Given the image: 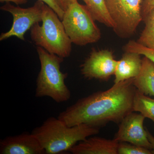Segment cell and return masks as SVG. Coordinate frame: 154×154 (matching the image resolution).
I'll return each instance as SVG.
<instances>
[{
    "instance_id": "cell-4",
    "label": "cell",
    "mask_w": 154,
    "mask_h": 154,
    "mask_svg": "<svg viewBox=\"0 0 154 154\" xmlns=\"http://www.w3.org/2000/svg\"><path fill=\"white\" fill-rule=\"evenodd\" d=\"M42 24L36 23L30 29L31 38L35 44L48 52L64 58L72 51V42L57 14L45 4Z\"/></svg>"
},
{
    "instance_id": "cell-19",
    "label": "cell",
    "mask_w": 154,
    "mask_h": 154,
    "mask_svg": "<svg viewBox=\"0 0 154 154\" xmlns=\"http://www.w3.org/2000/svg\"><path fill=\"white\" fill-rule=\"evenodd\" d=\"M38 1L43 2L45 4H46L50 7L57 14L60 20L61 21L62 20L64 14V11L58 5L56 0H38Z\"/></svg>"
},
{
    "instance_id": "cell-18",
    "label": "cell",
    "mask_w": 154,
    "mask_h": 154,
    "mask_svg": "<svg viewBox=\"0 0 154 154\" xmlns=\"http://www.w3.org/2000/svg\"><path fill=\"white\" fill-rule=\"evenodd\" d=\"M118 154H151L152 151L143 147L126 142L119 143Z\"/></svg>"
},
{
    "instance_id": "cell-21",
    "label": "cell",
    "mask_w": 154,
    "mask_h": 154,
    "mask_svg": "<svg viewBox=\"0 0 154 154\" xmlns=\"http://www.w3.org/2000/svg\"><path fill=\"white\" fill-rule=\"evenodd\" d=\"M75 0H56L58 5L64 12L70 4H71Z\"/></svg>"
},
{
    "instance_id": "cell-3",
    "label": "cell",
    "mask_w": 154,
    "mask_h": 154,
    "mask_svg": "<svg viewBox=\"0 0 154 154\" xmlns=\"http://www.w3.org/2000/svg\"><path fill=\"white\" fill-rule=\"evenodd\" d=\"M36 50L41 69L36 80L35 96H47L57 103L68 101L71 94L65 84L68 73L60 69L64 58L50 53L39 46H37Z\"/></svg>"
},
{
    "instance_id": "cell-16",
    "label": "cell",
    "mask_w": 154,
    "mask_h": 154,
    "mask_svg": "<svg viewBox=\"0 0 154 154\" xmlns=\"http://www.w3.org/2000/svg\"><path fill=\"white\" fill-rule=\"evenodd\" d=\"M145 26L137 42L143 46L154 49V9L143 18Z\"/></svg>"
},
{
    "instance_id": "cell-2",
    "label": "cell",
    "mask_w": 154,
    "mask_h": 154,
    "mask_svg": "<svg viewBox=\"0 0 154 154\" xmlns=\"http://www.w3.org/2000/svg\"><path fill=\"white\" fill-rule=\"evenodd\" d=\"M99 128L85 124L69 126L58 118L49 117L31 134L38 139L45 154H61L69 151L81 141L98 134Z\"/></svg>"
},
{
    "instance_id": "cell-5",
    "label": "cell",
    "mask_w": 154,
    "mask_h": 154,
    "mask_svg": "<svg viewBox=\"0 0 154 154\" xmlns=\"http://www.w3.org/2000/svg\"><path fill=\"white\" fill-rule=\"evenodd\" d=\"M95 21L86 5L78 0L70 4L62 20L72 43L79 46L96 43L101 38V31Z\"/></svg>"
},
{
    "instance_id": "cell-20",
    "label": "cell",
    "mask_w": 154,
    "mask_h": 154,
    "mask_svg": "<svg viewBox=\"0 0 154 154\" xmlns=\"http://www.w3.org/2000/svg\"><path fill=\"white\" fill-rule=\"evenodd\" d=\"M154 9V0H143L142 5L143 18Z\"/></svg>"
},
{
    "instance_id": "cell-7",
    "label": "cell",
    "mask_w": 154,
    "mask_h": 154,
    "mask_svg": "<svg viewBox=\"0 0 154 154\" xmlns=\"http://www.w3.org/2000/svg\"><path fill=\"white\" fill-rule=\"evenodd\" d=\"M44 5L43 2L37 0L32 7L27 8L16 7L9 2L1 7V10L9 12L12 15L13 23L9 31L1 34L0 41L12 36L25 40V33L36 23L42 22Z\"/></svg>"
},
{
    "instance_id": "cell-10",
    "label": "cell",
    "mask_w": 154,
    "mask_h": 154,
    "mask_svg": "<svg viewBox=\"0 0 154 154\" xmlns=\"http://www.w3.org/2000/svg\"><path fill=\"white\" fill-rule=\"evenodd\" d=\"M1 154H45L38 139L32 134L8 136L0 141Z\"/></svg>"
},
{
    "instance_id": "cell-23",
    "label": "cell",
    "mask_w": 154,
    "mask_h": 154,
    "mask_svg": "<svg viewBox=\"0 0 154 154\" xmlns=\"http://www.w3.org/2000/svg\"><path fill=\"white\" fill-rule=\"evenodd\" d=\"M146 132L148 139L149 141V142L151 146L152 154H154V137L147 129Z\"/></svg>"
},
{
    "instance_id": "cell-1",
    "label": "cell",
    "mask_w": 154,
    "mask_h": 154,
    "mask_svg": "<svg viewBox=\"0 0 154 154\" xmlns=\"http://www.w3.org/2000/svg\"><path fill=\"white\" fill-rule=\"evenodd\" d=\"M134 78L114 84L110 89L79 99L58 116L69 126L85 124L99 128L110 122L119 123L133 112L136 88Z\"/></svg>"
},
{
    "instance_id": "cell-15",
    "label": "cell",
    "mask_w": 154,
    "mask_h": 154,
    "mask_svg": "<svg viewBox=\"0 0 154 154\" xmlns=\"http://www.w3.org/2000/svg\"><path fill=\"white\" fill-rule=\"evenodd\" d=\"M134 112H139L154 122V99L136 90L133 100Z\"/></svg>"
},
{
    "instance_id": "cell-11",
    "label": "cell",
    "mask_w": 154,
    "mask_h": 154,
    "mask_svg": "<svg viewBox=\"0 0 154 154\" xmlns=\"http://www.w3.org/2000/svg\"><path fill=\"white\" fill-rule=\"evenodd\" d=\"M118 144L113 139L94 137L81 141L68 152L73 154H118Z\"/></svg>"
},
{
    "instance_id": "cell-14",
    "label": "cell",
    "mask_w": 154,
    "mask_h": 154,
    "mask_svg": "<svg viewBox=\"0 0 154 154\" xmlns=\"http://www.w3.org/2000/svg\"><path fill=\"white\" fill-rule=\"evenodd\" d=\"M94 19L107 27L114 28L115 25L107 11L105 0H82Z\"/></svg>"
},
{
    "instance_id": "cell-17",
    "label": "cell",
    "mask_w": 154,
    "mask_h": 154,
    "mask_svg": "<svg viewBox=\"0 0 154 154\" xmlns=\"http://www.w3.org/2000/svg\"><path fill=\"white\" fill-rule=\"evenodd\" d=\"M125 52L137 53L148 58L154 63V49L143 46L134 40H130L124 46Z\"/></svg>"
},
{
    "instance_id": "cell-13",
    "label": "cell",
    "mask_w": 154,
    "mask_h": 154,
    "mask_svg": "<svg viewBox=\"0 0 154 154\" xmlns=\"http://www.w3.org/2000/svg\"><path fill=\"white\" fill-rule=\"evenodd\" d=\"M133 84L142 94L154 96V63L148 58L144 56L142 59L140 72L134 78Z\"/></svg>"
},
{
    "instance_id": "cell-22",
    "label": "cell",
    "mask_w": 154,
    "mask_h": 154,
    "mask_svg": "<svg viewBox=\"0 0 154 154\" xmlns=\"http://www.w3.org/2000/svg\"><path fill=\"white\" fill-rule=\"evenodd\" d=\"M28 1V0H0V2L1 3L13 2L18 6L26 4Z\"/></svg>"
},
{
    "instance_id": "cell-9",
    "label": "cell",
    "mask_w": 154,
    "mask_h": 154,
    "mask_svg": "<svg viewBox=\"0 0 154 154\" xmlns=\"http://www.w3.org/2000/svg\"><path fill=\"white\" fill-rule=\"evenodd\" d=\"M145 119L141 113L134 111L128 114L119 123L118 131L113 139L119 143H128L152 150L146 129L143 127Z\"/></svg>"
},
{
    "instance_id": "cell-12",
    "label": "cell",
    "mask_w": 154,
    "mask_h": 154,
    "mask_svg": "<svg viewBox=\"0 0 154 154\" xmlns=\"http://www.w3.org/2000/svg\"><path fill=\"white\" fill-rule=\"evenodd\" d=\"M141 55L137 53H125L121 59L118 60L114 75V84L137 76L141 68Z\"/></svg>"
},
{
    "instance_id": "cell-6",
    "label": "cell",
    "mask_w": 154,
    "mask_h": 154,
    "mask_svg": "<svg viewBox=\"0 0 154 154\" xmlns=\"http://www.w3.org/2000/svg\"><path fill=\"white\" fill-rule=\"evenodd\" d=\"M143 0H105L107 11L115 25L117 36L128 38L132 36L143 20Z\"/></svg>"
},
{
    "instance_id": "cell-8",
    "label": "cell",
    "mask_w": 154,
    "mask_h": 154,
    "mask_svg": "<svg viewBox=\"0 0 154 154\" xmlns=\"http://www.w3.org/2000/svg\"><path fill=\"white\" fill-rule=\"evenodd\" d=\"M117 63L109 50L94 49L81 65V73L88 79L107 81L114 75Z\"/></svg>"
}]
</instances>
